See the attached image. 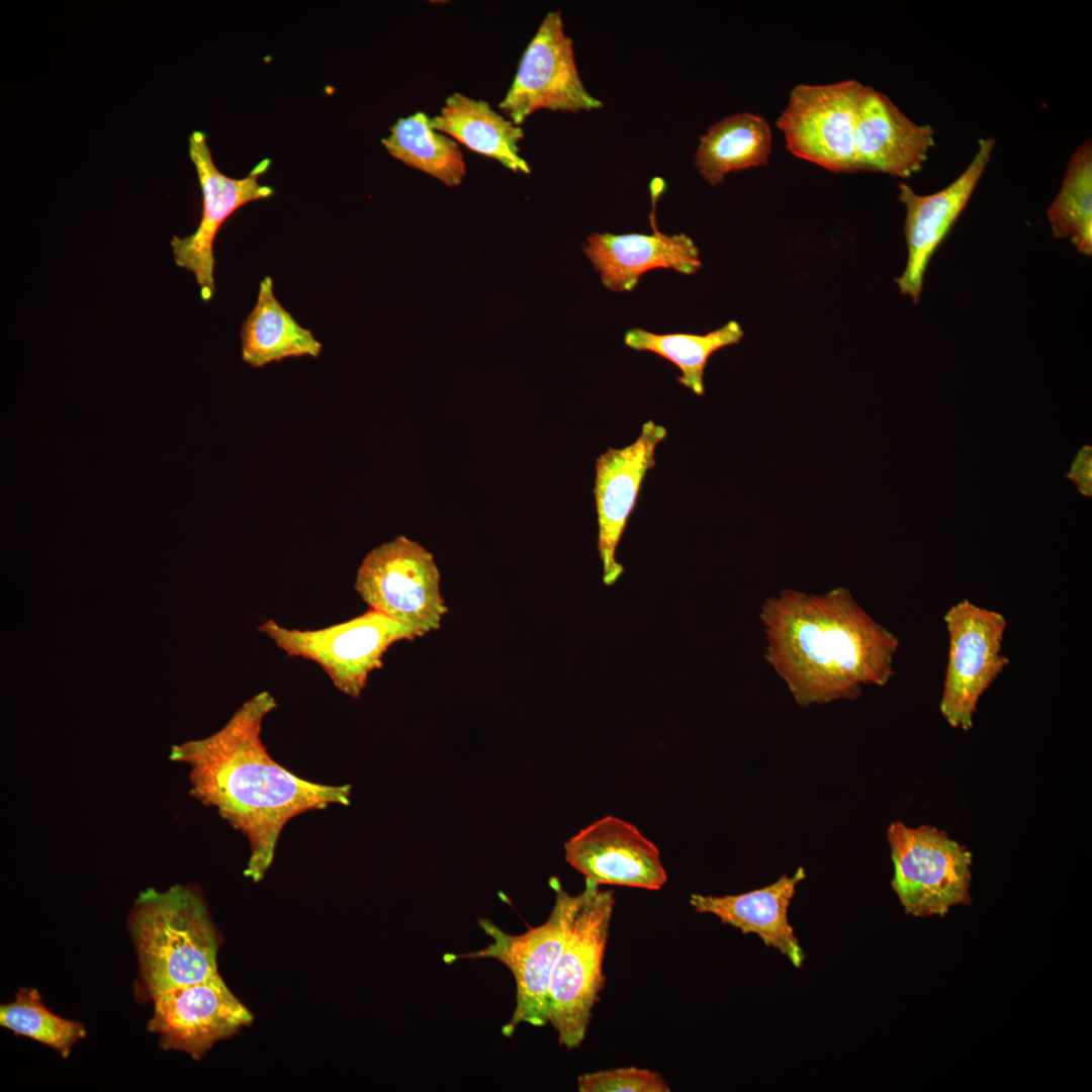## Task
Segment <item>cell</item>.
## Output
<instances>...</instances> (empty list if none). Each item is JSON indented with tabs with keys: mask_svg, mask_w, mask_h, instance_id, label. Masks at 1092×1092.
I'll return each mask as SVG.
<instances>
[{
	"mask_svg": "<svg viewBox=\"0 0 1092 1092\" xmlns=\"http://www.w3.org/2000/svg\"><path fill=\"white\" fill-rule=\"evenodd\" d=\"M277 706L261 692L244 703L216 733L176 745L171 758L189 767L190 793L246 836L245 875L263 880L280 834L294 817L333 804L349 805L351 786L303 779L277 762L261 739L265 717Z\"/></svg>",
	"mask_w": 1092,
	"mask_h": 1092,
	"instance_id": "cell-1",
	"label": "cell"
},
{
	"mask_svg": "<svg viewBox=\"0 0 1092 1092\" xmlns=\"http://www.w3.org/2000/svg\"><path fill=\"white\" fill-rule=\"evenodd\" d=\"M759 618L764 657L799 706L854 700L863 686L883 687L894 675L899 638L846 588L782 589L762 603Z\"/></svg>",
	"mask_w": 1092,
	"mask_h": 1092,
	"instance_id": "cell-2",
	"label": "cell"
},
{
	"mask_svg": "<svg viewBox=\"0 0 1092 1092\" xmlns=\"http://www.w3.org/2000/svg\"><path fill=\"white\" fill-rule=\"evenodd\" d=\"M142 993H160L218 973L219 939L201 895L188 886L149 888L129 911Z\"/></svg>",
	"mask_w": 1092,
	"mask_h": 1092,
	"instance_id": "cell-3",
	"label": "cell"
},
{
	"mask_svg": "<svg viewBox=\"0 0 1092 1092\" xmlns=\"http://www.w3.org/2000/svg\"><path fill=\"white\" fill-rule=\"evenodd\" d=\"M612 890L585 879L581 900L568 926L549 991L548 1023L558 1042L578 1048L605 985L603 964L614 911Z\"/></svg>",
	"mask_w": 1092,
	"mask_h": 1092,
	"instance_id": "cell-4",
	"label": "cell"
},
{
	"mask_svg": "<svg viewBox=\"0 0 1092 1092\" xmlns=\"http://www.w3.org/2000/svg\"><path fill=\"white\" fill-rule=\"evenodd\" d=\"M550 885L555 891V902L544 923L521 934H510L489 920L480 919L479 925L490 937V943L476 951L448 953L443 959L447 963L463 959H493L511 971L516 983V1006L511 1019L502 1029L506 1036H511L522 1023L536 1027L548 1023L553 970L581 900V892L570 895L556 878L550 880Z\"/></svg>",
	"mask_w": 1092,
	"mask_h": 1092,
	"instance_id": "cell-5",
	"label": "cell"
},
{
	"mask_svg": "<svg viewBox=\"0 0 1092 1092\" xmlns=\"http://www.w3.org/2000/svg\"><path fill=\"white\" fill-rule=\"evenodd\" d=\"M887 840L894 866L892 888L906 914L943 917L956 905L971 904L973 855L943 830L890 824Z\"/></svg>",
	"mask_w": 1092,
	"mask_h": 1092,
	"instance_id": "cell-6",
	"label": "cell"
},
{
	"mask_svg": "<svg viewBox=\"0 0 1092 1092\" xmlns=\"http://www.w3.org/2000/svg\"><path fill=\"white\" fill-rule=\"evenodd\" d=\"M258 630L288 656L316 663L340 692L352 698L360 697L392 644L416 638L405 626L374 609L321 629H291L267 620Z\"/></svg>",
	"mask_w": 1092,
	"mask_h": 1092,
	"instance_id": "cell-7",
	"label": "cell"
},
{
	"mask_svg": "<svg viewBox=\"0 0 1092 1092\" xmlns=\"http://www.w3.org/2000/svg\"><path fill=\"white\" fill-rule=\"evenodd\" d=\"M440 580L433 554L420 543L398 536L365 555L354 587L370 609L422 637L439 630L448 613Z\"/></svg>",
	"mask_w": 1092,
	"mask_h": 1092,
	"instance_id": "cell-8",
	"label": "cell"
},
{
	"mask_svg": "<svg viewBox=\"0 0 1092 1092\" xmlns=\"http://www.w3.org/2000/svg\"><path fill=\"white\" fill-rule=\"evenodd\" d=\"M943 620L948 657L939 709L951 727L968 731L979 699L1010 662L1001 652L1007 623L969 600L951 606Z\"/></svg>",
	"mask_w": 1092,
	"mask_h": 1092,
	"instance_id": "cell-9",
	"label": "cell"
},
{
	"mask_svg": "<svg viewBox=\"0 0 1092 1092\" xmlns=\"http://www.w3.org/2000/svg\"><path fill=\"white\" fill-rule=\"evenodd\" d=\"M863 86L855 80L794 86L777 119L787 150L834 173L857 172L854 129Z\"/></svg>",
	"mask_w": 1092,
	"mask_h": 1092,
	"instance_id": "cell-10",
	"label": "cell"
},
{
	"mask_svg": "<svg viewBox=\"0 0 1092 1092\" xmlns=\"http://www.w3.org/2000/svg\"><path fill=\"white\" fill-rule=\"evenodd\" d=\"M602 106L580 79L561 11L548 12L524 51L499 109L521 125L539 109L575 113Z\"/></svg>",
	"mask_w": 1092,
	"mask_h": 1092,
	"instance_id": "cell-11",
	"label": "cell"
},
{
	"mask_svg": "<svg viewBox=\"0 0 1092 1092\" xmlns=\"http://www.w3.org/2000/svg\"><path fill=\"white\" fill-rule=\"evenodd\" d=\"M189 156L202 194L201 217L192 234L173 236L170 245L175 264L194 275L201 299L209 301L215 292L213 247L217 233L239 208L274 194L272 187L259 182L271 162L261 161L246 177H229L214 164L206 135L200 130L189 135Z\"/></svg>",
	"mask_w": 1092,
	"mask_h": 1092,
	"instance_id": "cell-12",
	"label": "cell"
},
{
	"mask_svg": "<svg viewBox=\"0 0 1092 1092\" xmlns=\"http://www.w3.org/2000/svg\"><path fill=\"white\" fill-rule=\"evenodd\" d=\"M153 1001L148 1030L158 1034L160 1048L182 1051L196 1061L253 1021L252 1012L218 973L166 990Z\"/></svg>",
	"mask_w": 1092,
	"mask_h": 1092,
	"instance_id": "cell-13",
	"label": "cell"
},
{
	"mask_svg": "<svg viewBox=\"0 0 1092 1092\" xmlns=\"http://www.w3.org/2000/svg\"><path fill=\"white\" fill-rule=\"evenodd\" d=\"M666 429L647 421L640 435L623 448H609L596 461L594 495L598 518V550L603 581L615 584L624 572L616 551L636 506L647 472L655 465V450Z\"/></svg>",
	"mask_w": 1092,
	"mask_h": 1092,
	"instance_id": "cell-14",
	"label": "cell"
},
{
	"mask_svg": "<svg viewBox=\"0 0 1092 1092\" xmlns=\"http://www.w3.org/2000/svg\"><path fill=\"white\" fill-rule=\"evenodd\" d=\"M994 146L993 139H981L965 171L935 193L920 195L905 183L899 185L898 199L906 208L904 233L908 255L905 269L896 282L901 294L909 296L915 304L920 300L930 259L970 201Z\"/></svg>",
	"mask_w": 1092,
	"mask_h": 1092,
	"instance_id": "cell-15",
	"label": "cell"
},
{
	"mask_svg": "<svg viewBox=\"0 0 1092 1092\" xmlns=\"http://www.w3.org/2000/svg\"><path fill=\"white\" fill-rule=\"evenodd\" d=\"M564 850L566 861L599 886L659 890L667 881L656 845L615 816L581 829L565 842Z\"/></svg>",
	"mask_w": 1092,
	"mask_h": 1092,
	"instance_id": "cell-16",
	"label": "cell"
},
{
	"mask_svg": "<svg viewBox=\"0 0 1092 1092\" xmlns=\"http://www.w3.org/2000/svg\"><path fill=\"white\" fill-rule=\"evenodd\" d=\"M934 146V129L917 124L884 93L863 86L856 110L857 172L908 178L919 172Z\"/></svg>",
	"mask_w": 1092,
	"mask_h": 1092,
	"instance_id": "cell-17",
	"label": "cell"
},
{
	"mask_svg": "<svg viewBox=\"0 0 1092 1092\" xmlns=\"http://www.w3.org/2000/svg\"><path fill=\"white\" fill-rule=\"evenodd\" d=\"M651 225L650 235L594 233L586 238L582 251L607 289L632 291L644 273L656 268L692 275L702 267L699 249L688 235L660 233L654 213Z\"/></svg>",
	"mask_w": 1092,
	"mask_h": 1092,
	"instance_id": "cell-18",
	"label": "cell"
},
{
	"mask_svg": "<svg viewBox=\"0 0 1092 1092\" xmlns=\"http://www.w3.org/2000/svg\"><path fill=\"white\" fill-rule=\"evenodd\" d=\"M805 878L804 868H799L792 877L783 875L768 886L738 895L693 894L690 904L695 911L713 914L744 934H756L766 946L801 968L805 952L789 922L788 909L797 885Z\"/></svg>",
	"mask_w": 1092,
	"mask_h": 1092,
	"instance_id": "cell-19",
	"label": "cell"
},
{
	"mask_svg": "<svg viewBox=\"0 0 1092 1092\" xmlns=\"http://www.w3.org/2000/svg\"><path fill=\"white\" fill-rule=\"evenodd\" d=\"M432 125L515 173L531 172L529 164L520 155L519 143L524 138L522 127L497 113L484 100L453 93L447 97L440 113L432 118Z\"/></svg>",
	"mask_w": 1092,
	"mask_h": 1092,
	"instance_id": "cell-20",
	"label": "cell"
},
{
	"mask_svg": "<svg viewBox=\"0 0 1092 1092\" xmlns=\"http://www.w3.org/2000/svg\"><path fill=\"white\" fill-rule=\"evenodd\" d=\"M240 337L242 359L253 368L287 358H317L323 351L322 343L277 299L268 275L260 281L256 303L241 326Z\"/></svg>",
	"mask_w": 1092,
	"mask_h": 1092,
	"instance_id": "cell-21",
	"label": "cell"
},
{
	"mask_svg": "<svg viewBox=\"0 0 1092 1092\" xmlns=\"http://www.w3.org/2000/svg\"><path fill=\"white\" fill-rule=\"evenodd\" d=\"M771 146V129L762 116L737 113L720 119L700 136L695 168L716 186L730 172L766 166Z\"/></svg>",
	"mask_w": 1092,
	"mask_h": 1092,
	"instance_id": "cell-22",
	"label": "cell"
},
{
	"mask_svg": "<svg viewBox=\"0 0 1092 1092\" xmlns=\"http://www.w3.org/2000/svg\"><path fill=\"white\" fill-rule=\"evenodd\" d=\"M381 143L393 158L449 187L461 184L466 174L458 144L436 130L424 112L399 118Z\"/></svg>",
	"mask_w": 1092,
	"mask_h": 1092,
	"instance_id": "cell-23",
	"label": "cell"
},
{
	"mask_svg": "<svg viewBox=\"0 0 1092 1092\" xmlns=\"http://www.w3.org/2000/svg\"><path fill=\"white\" fill-rule=\"evenodd\" d=\"M743 336L741 326L730 321L705 335L655 334L633 328L626 332L624 343L632 350L651 352L671 362L680 371L677 382L695 394L703 395L704 374L710 356L722 348L739 343Z\"/></svg>",
	"mask_w": 1092,
	"mask_h": 1092,
	"instance_id": "cell-24",
	"label": "cell"
},
{
	"mask_svg": "<svg viewBox=\"0 0 1092 1092\" xmlns=\"http://www.w3.org/2000/svg\"><path fill=\"white\" fill-rule=\"evenodd\" d=\"M1055 239L1069 240L1078 252L1092 255V143L1073 153L1061 188L1048 209Z\"/></svg>",
	"mask_w": 1092,
	"mask_h": 1092,
	"instance_id": "cell-25",
	"label": "cell"
},
{
	"mask_svg": "<svg viewBox=\"0 0 1092 1092\" xmlns=\"http://www.w3.org/2000/svg\"><path fill=\"white\" fill-rule=\"evenodd\" d=\"M0 1025L53 1048L63 1058L86 1036L82 1023L51 1012L34 988H20L12 1002L0 1006Z\"/></svg>",
	"mask_w": 1092,
	"mask_h": 1092,
	"instance_id": "cell-26",
	"label": "cell"
},
{
	"mask_svg": "<svg viewBox=\"0 0 1092 1092\" xmlns=\"http://www.w3.org/2000/svg\"><path fill=\"white\" fill-rule=\"evenodd\" d=\"M580 1092H669L658 1073L637 1067H622L582 1074L577 1078Z\"/></svg>",
	"mask_w": 1092,
	"mask_h": 1092,
	"instance_id": "cell-27",
	"label": "cell"
},
{
	"mask_svg": "<svg viewBox=\"0 0 1092 1092\" xmlns=\"http://www.w3.org/2000/svg\"><path fill=\"white\" fill-rule=\"evenodd\" d=\"M1075 483L1079 490L1090 495L1091 493V447L1085 446L1083 450L1079 451L1078 458L1071 469V473L1067 475Z\"/></svg>",
	"mask_w": 1092,
	"mask_h": 1092,
	"instance_id": "cell-28",
	"label": "cell"
}]
</instances>
